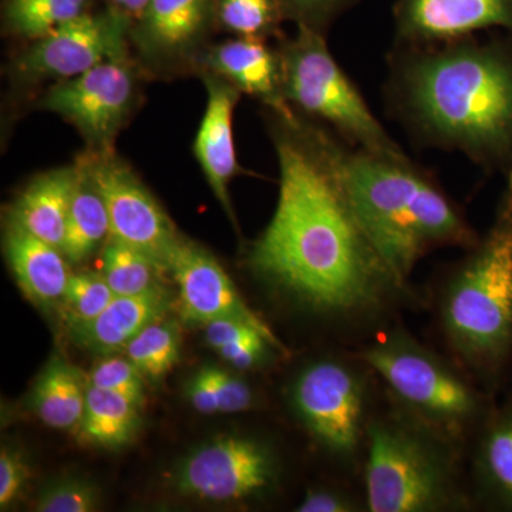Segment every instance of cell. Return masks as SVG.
Listing matches in <instances>:
<instances>
[{"label":"cell","instance_id":"6da1fadb","mask_svg":"<svg viewBox=\"0 0 512 512\" xmlns=\"http://www.w3.org/2000/svg\"><path fill=\"white\" fill-rule=\"evenodd\" d=\"M276 154L278 204L249 252L255 274L349 330L376 332L419 302L360 227L315 134H279Z\"/></svg>","mask_w":512,"mask_h":512},{"label":"cell","instance_id":"7a4b0ae2","mask_svg":"<svg viewBox=\"0 0 512 512\" xmlns=\"http://www.w3.org/2000/svg\"><path fill=\"white\" fill-rule=\"evenodd\" d=\"M315 138L360 227L404 284L434 249H468L480 238L439 184L406 156L342 150L323 134Z\"/></svg>","mask_w":512,"mask_h":512},{"label":"cell","instance_id":"3957f363","mask_svg":"<svg viewBox=\"0 0 512 512\" xmlns=\"http://www.w3.org/2000/svg\"><path fill=\"white\" fill-rule=\"evenodd\" d=\"M434 296L448 356L487 392L512 380V173L487 234L467 249Z\"/></svg>","mask_w":512,"mask_h":512},{"label":"cell","instance_id":"277c9868","mask_svg":"<svg viewBox=\"0 0 512 512\" xmlns=\"http://www.w3.org/2000/svg\"><path fill=\"white\" fill-rule=\"evenodd\" d=\"M400 90L414 123L440 143L473 156L512 143V66L494 50L458 45L416 56Z\"/></svg>","mask_w":512,"mask_h":512},{"label":"cell","instance_id":"5b68a950","mask_svg":"<svg viewBox=\"0 0 512 512\" xmlns=\"http://www.w3.org/2000/svg\"><path fill=\"white\" fill-rule=\"evenodd\" d=\"M362 485L369 512L474 507L467 454L406 412L384 387L367 433Z\"/></svg>","mask_w":512,"mask_h":512},{"label":"cell","instance_id":"8992f818","mask_svg":"<svg viewBox=\"0 0 512 512\" xmlns=\"http://www.w3.org/2000/svg\"><path fill=\"white\" fill-rule=\"evenodd\" d=\"M353 350L394 402L468 457L498 396L403 326H383Z\"/></svg>","mask_w":512,"mask_h":512},{"label":"cell","instance_id":"52a82bcc","mask_svg":"<svg viewBox=\"0 0 512 512\" xmlns=\"http://www.w3.org/2000/svg\"><path fill=\"white\" fill-rule=\"evenodd\" d=\"M376 373L349 349L303 366L289 387V404L313 441L349 477L362 474L367 433L383 393Z\"/></svg>","mask_w":512,"mask_h":512},{"label":"cell","instance_id":"ba28073f","mask_svg":"<svg viewBox=\"0 0 512 512\" xmlns=\"http://www.w3.org/2000/svg\"><path fill=\"white\" fill-rule=\"evenodd\" d=\"M279 59L282 92L288 103L328 121L359 148L404 156L336 62L318 29L299 25L298 35L286 43Z\"/></svg>","mask_w":512,"mask_h":512},{"label":"cell","instance_id":"9c48e42d","mask_svg":"<svg viewBox=\"0 0 512 512\" xmlns=\"http://www.w3.org/2000/svg\"><path fill=\"white\" fill-rule=\"evenodd\" d=\"M281 477L274 448L255 437H218L184 458L175 471L181 494L211 503H239L271 494Z\"/></svg>","mask_w":512,"mask_h":512},{"label":"cell","instance_id":"30bf717a","mask_svg":"<svg viewBox=\"0 0 512 512\" xmlns=\"http://www.w3.org/2000/svg\"><path fill=\"white\" fill-rule=\"evenodd\" d=\"M86 157L109 212L110 238L150 256L168 272L183 238L156 198L110 148L96 150Z\"/></svg>","mask_w":512,"mask_h":512},{"label":"cell","instance_id":"8fae6325","mask_svg":"<svg viewBox=\"0 0 512 512\" xmlns=\"http://www.w3.org/2000/svg\"><path fill=\"white\" fill-rule=\"evenodd\" d=\"M130 18L110 8L83 13L55 32L36 40L18 60L25 79L67 80L114 59H124Z\"/></svg>","mask_w":512,"mask_h":512},{"label":"cell","instance_id":"7c38bea8","mask_svg":"<svg viewBox=\"0 0 512 512\" xmlns=\"http://www.w3.org/2000/svg\"><path fill=\"white\" fill-rule=\"evenodd\" d=\"M134 94L136 79L124 57L62 80L49 90L42 106L73 123L97 150H109L131 109Z\"/></svg>","mask_w":512,"mask_h":512},{"label":"cell","instance_id":"4fadbf2b","mask_svg":"<svg viewBox=\"0 0 512 512\" xmlns=\"http://www.w3.org/2000/svg\"><path fill=\"white\" fill-rule=\"evenodd\" d=\"M168 272L177 282L178 309L185 322L207 325L214 320H239L284 345L271 326L249 308L225 269L210 252L181 239Z\"/></svg>","mask_w":512,"mask_h":512},{"label":"cell","instance_id":"5bb4252c","mask_svg":"<svg viewBox=\"0 0 512 512\" xmlns=\"http://www.w3.org/2000/svg\"><path fill=\"white\" fill-rule=\"evenodd\" d=\"M471 444L468 484L474 507L512 512V380Z\"/></svg>","mask_w":512,"mask_h":512},{"label":"cell","instance_id":"9a60e30c","mask_svg":"<svg viewBox=\"0 0 512 512\" xmlns=\"http://www.w3.org/2000/svg\"><path fill=\"white\" fill-rule=\"evenodd\" d=\"M397 18L404 39L444 42L512 25V0H400Z\"/></svg>","mask_w":512,"mask_h":512},{"label":"cell","instance_id":"2e32d148","mask_svg":"<svg viewBox=\"0 0 512 512\" xmlns=\"http://www.w3.org/2000/svg\"><path fill=\"white\" fill-rule=\"evenodd\" d=\"M208 90L207 109L195 138V156L215 197L231 221L237 225L228 187L239 173L234 140V111L239 90L220 77L205 79Z\"/></svg>","mask_w":512,"mask_h":512},{"label":"cell","instance_id":"e0dca14e","mask_svg":"<svg viewBox=\"0 0 512 512\" xmlns=\"http://www.w3.org/2000/svg\"><path fill=\"white\" fill-rule=\"evenodd\" d=\"M217 0H150L134 29L141 53L157 63L190 55L201 42Z\"/></svg>","mask_w":512,"mask_h":512},{"label":"cell","instance_id":"ac0fdd59","mask_svg":"<svg viewBox=\"0 0 512 512\" xmlns=\"http://www.w3.org/2000/svg\"><path fill=\"white\" fill-rule=\"evenodd\" d=\"M204 63L239 92L252 94L288 123L298 126L282 92L281 59L258 37H239L212 47Z\"/></svg>","mask_w":512,"mask_h":512},{"label":"cell","instance_id":"d6986e66","mask_svg":"<svg viewBox=\"0 0 512 512\" xmlns=\"http://www.w3.org/2000/svg\"><path fill=\"white\" fill-rule=\"evenodd\" d=\"M173 303V293L163 285L137 295L114 296L97 318L72 328L74 342L99 355L119 352L150 323L165 318Z\"/></svg>","mask_w":512,"mask_h":512},{"label":"cell","instance_id":"ffe728a7","mask_svg":"<svg viewBox=\"0 0 512 512\" xmlns=\"http://www.w3.org/2000/svg\"><path fill=\"white\" fill-rule=\"evenodd\" d=\"M5 252L20 289L30 301L40 305L62 301L72 276L62 249L47 244L10 220Z\"/></svg>","mask_w":512,"mask_h":512},{"label":"cell","instance_id":"44dd1931","mask_svg":"<svg viewBox=\"0 0 512 512\" xmlns=\"http://www.w3.org/2000/svg\"><path fill=\"white\" fill-rule=\"evenodd\" d=\"M74 187V167L40 175L20 195L10 220L47 244L62 249Z\"/></svg>","mask_w":512,"mask_h":512},{"label":"cell","instance_id":"7402d4cb","mask_svg":"<svg viewBox=\"0 0 512 512\" xmlns=\"http://www.w3.org/2000/svg\"><path fill=\"white\" fill-rule=\"evenodd\" d=\"M76 187L67 218L62 252L67 261L80 264L110 239V218L106 202L94 183L87 157L74 164Z\"/></svg>","mask_w":512,"mask_h":512},{"label":"cell","instance_id":"603a6c76","mask_svg":"<svg viewBox=\"0 0 512 512\" xmlns=\"http://www.w3.org/2000/svg\"><path fill=\"white\" fill-rule=\"evenodd\" d=\"M89 377L79 367L53 357L35 384L32 407L46 426L56 430H77L86 406Z\"/></svg>","mask_w":512,"mask_h":512},{"label":"cell","instance_id":"cb8c5ba5","mask_svg":"<svg viewBox=\"0 0 512 512\" xmlns=\"http://www.w3.org/2000/svg\"><path fill=\"white\" fill-rule=\"evenodd\" d=\"M140 404L121 394L99 389L89 382L80 439L93 446L117 448L126 446L140 429Z\"/></svg>","mask_w":512,"mask_h":512},{"label":"cell","instance_id":"d4e9b609","mask_svg":"<svg viewBox=\"0 0 512 512\" xmlns=\"http://www.w3.org/2000/svg\"><path fill=\"white\" fill-rule=\"evenodd\" d=\"M205 340L237 370L261 369L272 362L275 353L288 355L286 346L278 345L261 330L239 320H214L205 325Z\"/></svg>","mask_w":512,"mask_h":512},{"label":"cell","instance_id":"484cf974","mask_svg":"<svg viewBox=\"0 0 512 512\" xmlns=\"http://www.w3.org/2000/svg\"><path fill=\"white\" fill-rule=\"evenodd\" d=\"M101 275L116 296L137 295L160 286L164 269L136 248L109 239L104 244Z\"/></svg>","mask_w":512,"mask_h":512},{"label":"cell","instance_id":"4316f807","mask_svg":"<svg viewBox=\"0 0 512 512\" xmlns=\"http://www.w3.org/2000/svg\"><path fill=\"white\" fill-rule=\"evenodd\" d=\"M124 352L144 376L161 379L180 360L181 336L177 323L165 318L150 323L127 343Z\"/></svg>","mask_w":512,"mask_h":512},{"label":"cell","instance_id":"83f0119b","mask_svg":"<svg viewBox=\"0 0 512 512\" xmlns=\"http://www.w3.org/2000/svg\"><path fill=\"white\" fill-rule=\"evenodd\" d=\"M89 0H9L6 19L13 32L39 40L86 13Z\"/></svg>","mask_w":512,"mask_h":512},{"label":"cell","instance_id":"f1b7e54d","mask_svg":"<svg viewBox=\"0 0 512 512\" xmlns=\"http://www.w3.org/2000/svg\"><path fill=\"white\" fill-rule=\"evenodd\" d=\"M282 12L278 0H217L215 18L222 28L239 37H258L271 32Z\"/></svg>","mask_w":512,"mask_h":512},{"label":"cell","instance_id":"f546056e","mask_svg":"<svg viewBox=\"0 0 512 512\" xmlns=\"http://www.w3.org/2000/svg\"><path fill=\"white\" fill-rule=\"evenodd\" d=\"M114 296L116 293L103 275L96 272L72 274L62 299L70 328L97 318L110 305Z\"/></svg>","mask_w":512,"mask_h":512},{"label":"cell","instance_id":"4dcf8cb0","mask_svg":"<svg viewBox=\"0 0 512 512\" xmlns=\"http://www.w3.org/2000/svg\"><path fill=\"white\" fill-rule=\"evenodd\" d=\"M99 488L89 481L67 478L47 485L37 497L35 510L40 512H93L99 510Z\"/></svg>","mask_w":512,"mask_h":512},{"label":"cell","instance_id":"1f68e13d","mask_svg":"<svg viewBox=\"0 0 512 512\" xmlns=\"http://www.w3.org/2000/svg\"><path fill=\"white\" fill-rule=\"evenodd\" d=\"M143 376L128 357H107L93 367L89 382L99 389L126 396L143 407L146 403Z\"/></svg>","mask_w":512,"mask_h":512},{"label":"cell","instance_id":"d6a6232c","mask_svg":"<svg viewBox=\"0 0 512 512\" xmlns=\"http://www.w3.org/2000/svg\"><path fill=\"white\" fill-rule=\"evenodd\" d=\"M298 512H359L367 511L365 495H357L352 488L313 487L306 491L298 507Z\"/></svg>","mask_w":512,"mask_h":512},{"label":"cell","instance_id":"836d02e7","mask_svg":"<svg viewBox=\"0 0 512 512\" xmlns=\"http://www.w3.org/2000/svg\"><path fill=\"white\" fill-rule=\"evenodd\" d=\"M220 399L221 413L248 412L258 404V397L247 380L218 366H207Z\"/></svg>","mask_w":512,"mask_h":512},{"label":"cell","instance_id":"e575fe53","mask_svg":"<svg viewBox=\"0 0 512 512\" xmlns=\"http://www.w3.org/2000/svg\"><path fill=\"white\" fill-rule=\"evenodd\" d=\"M29 464L18 448L3 446L0 451V507L6 510L25 490L29 480Z\"/></svg>","mask_w":512,"mask_h":512},{"label":"cell","instance_id":"d590c367","mask_svg":"<svg viewBox=\"0 0 512 512\" xmlns=\"http://www.w3.org/2000/svg\"><path fill=\"white\" fill-rule=\"evenodd\" d=\"M282 12L299 20V25L316 29V23L323 22L349 3V0H278Z\"/></svg>","mask_w":512,"mask_h":512},{"label":"cell","instance_id":"8d00e7d4","mask_svg":"<svg viewBox=\"0 0 512 512\" xmlns=\"http://www.w3.org/2000/svg\"><path fill=\"white\" fill-rule=\"evenodd\" d=\"M187 393L192 407L198 413L204 414V416L221 413L220 399H218L217 390L212 383L207 366L202 367L200 372L192 377Z\"/></svg>","mask_w":512,"mask_h":512},{"label":"cell","instance_id":"74e56055","mask_svg":"<svg viewBox=\"0 0 512 512\" xmlns=\"http://www.w3.org/2000/svg\"><path fill=\"white\" fill-rule=\"evenodd\" d=\"M111 8L120 10L128 18L138 20L146 12L150 0H109Z\"/></svg>","mask_w":512,"mask_h":512}]
</instances>
